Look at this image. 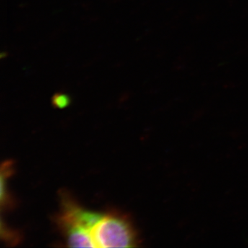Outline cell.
<instances>
[{
  "mask_svg": "<svg viewBox=\"0 0 248 248\" xmlns=\"http://www.w3.org/2000/svg\"><path fill=\"white\" fill-rule=\"evenodd\" d=\"M91 234L96 248H133L140 243L132 221L116 213L104 215Z\"/></svg>",
  "mask_w": 248,
  "mask_h": 248,
  "instance_id": "1",
  "label": "cell"
},
{
  "mask_svg": "<svg viewBox=\"0 0 248 248\" xmlns=\"http://www.w3.org/2000/svg\"><path fill=\"white\" fill-rule=\"evenodd\" d=\"M60 201V213L55 217V223L59 229L66 227H79L92 231L104 216L102 214L83 208L66 192H62Z\"/></svg>",
  "mask_w": 248,
  "mask_h": 248,
  "instance_id": "2",
  "label": "cell"
},
{
  "mask_svg": "<svg viewBox=\"0 0 248 248\" xmlns=\"http://www.w3.org/2000/svg\"><path fill=\"white\" fill-rule=\"evenodd\" d=\"M14 165L11 161H6L1 165V205L7 207L11 205V199L6 191V179L11 177L14 172Z\"/></svg>",
  "mask_w": 248,
  "mask_h": 248,
  "instance_id": "3",
  "label": "cell"
},
{
  "mask_svg": "<svg viewBox=\"0 0 248 248\" xmlns=\"http://www.w3.org/2000/svg\"><path fill=\"white\" fill-rule=\"evenodd\" d=\"M52 103H53L54 107L57 108H64L69 105L71 103V99L66 94L56 93L52 99Z\"/></svg>",
  "mask_w": 248,
  "mask_h": 248,
  "instance_id": "4",
  "label": "cell"
},
{
  "mask_svg": "<svg viewBox=\"0 0 248 248\" xmlns=\"http://www.w3.org/2000/svg\"><path fill=\"white\" fill-rule=\"evenodd\" d=\"M1 237L4 238L5 241L6 242L13 243L17 242L18 239H19V236H18L17 233L16 232L11 231V230L6 227H4L2 223H1Z\"/></svg>",
  "mask_w": 248,
  "mask_h": 248,
  "instance_id": "5",
  "label": "cell"
}]
</instances>
